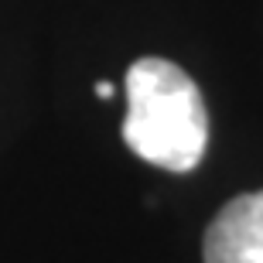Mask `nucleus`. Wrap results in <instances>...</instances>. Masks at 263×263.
Returning a JSON list of instances; mask_svg holds the SVG:
<instances>
[{
    "label": "nucleus",
    "instance_id": "obj_1",
    "mask_svg": "<svg viewBox=\"0 0 263 263\" xmlns=\"http://www.w3.org/2000/svg\"><path fill=\"white\" fill-rule=\"evenodd\" d=\"M123 140L137 157L164 171H192L209 144V117L198 86L167 59H137L127 72Z\"/></svg>",
    "mask_w": 263,
    "mask_h": 263
},
{
    "label": "nucleus",
    "instance_id": "obj_2",
    "mask_svg": "<svg viewBox=\"0 0 263 263\" xmlns=\"http://www.w3.org/2000/svg\"><path fill=\"white\" fill-rule=\"evenodd\" d=\"M205 263H263V192H246L219 209L202 243Z\"/></svg>",
    "mask_w": 263,
    "mask_h": 263
},
{
    "label": "nucleus",
    "instance_id": "obj_3",
    "mask_svg": "<svg viewBox=\"0 0 263 263\" xmlns=\"http://www.w3.org/2000/svg\"><path fill=\"white\" fill-rule=\"evenodd\" d=\"M96 92L103 99H109V96H113V86H109V82H96Z\"/></svg>",
    "mask_w": 263,
    "mask_h": 263
}]
</instances>
